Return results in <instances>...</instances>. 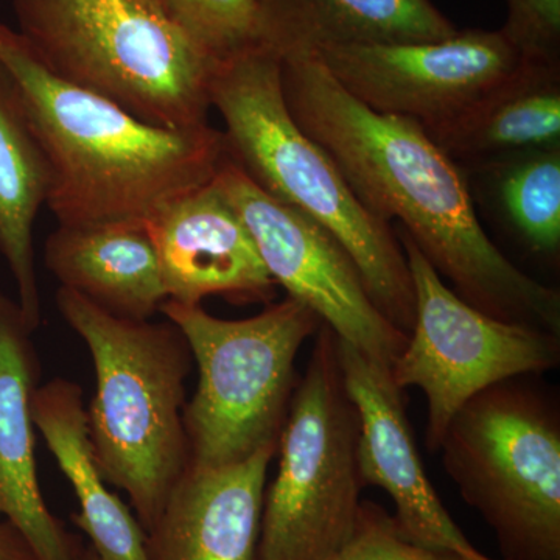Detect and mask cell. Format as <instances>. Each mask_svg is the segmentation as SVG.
Wrapping results in <instances>:
<instances>
[{
    "label": "cell",
    "mask_w": 560,
    "mask_h": 560,
    "mask_svg": "<svg viewBox=\"0 0 560 560\" xmlns=\"http://www.w3.org/2000/svg\"><path fill=\"white\" fill-rule=\"evenodd\" d=\"M279 55L330 46L433 43L458 32L430 0H261Z\"/></svg>",
    "instance_id": "ac0fdd59"
},
{
    "label": "cell",
    "mask_w": 560,
    "mask_h": 560,
    "mask_svg": "<svg viewBox=\"0 0 560 560\" xmlns=\"http://www.w3.org/2000/svg\"><path fill=\"white\" fill-rule=\"evenodd\" d=\"M278 445L223 467L189 466L147 530L150 560H259L261 508Z\"/></svg>",
    "instance_id": "5bb4252c"
},
{
    "label": "cell",
    "mask_w": 560,
    "mask_h": 560,
    "mask_svg": "<svg viewBox=\"0 0 560 560\" xmlns=\"http://www.w3.org/2000/svg\"><path fill=\"white\" fill-rule=\"evenodd\" d=\"M394 230L410 267L416 318L389 371L400 389L415 386L425 396V445L436 453L453 416L471 397L497 383L558 368L560 338L540 327L493 318L467 304L415 242Z\"/></svg>",
    "instance_id": "9c48e42d"
},
{
    "label": "cell",
    "mask_w": 560,
    "mask_h": 560,
    "mask_svg": "<svg viewBox=\"0 0 560 560\" xmlns=\"http://www.w3.org/2000/svg\"><path fill=\"white\" fill-rule=\"evenodd\" d=\"M438 452L503 560H560V415L547 390L521 377L489 386L453 416Z\"/></svg>",
    "instance_id": "52a82bcc"
},
{
    "label": "cell",
    "mask_w": 560,
    "mask_h": 560,
    "mask_svg": "<svg viewBox=\"0 0 560 560\" xmlns=\"http://www.w3.org/2000/svg\"><path fill=\"white\" fill-rule=\"evenodd\" d=\"M313 55L368 108L418 121L429 136L533 60L501 31H458L433 43L330 46Z\"/></svg>",
    "instance_id": "30bf717a"
},
{
    "label": "cell",
    "mask_w": 560,
    "mask_h": 560,
    "mask_svg": "<svg viewBox=\"0 0 560 560\" xmlns=\"http://www.w3.org/2000/svg\"><path fill=\"white\" fill-rule=\"evenodd\" d=\"M161 312L184 335L198 368L197 390L184 408L189 466H231L278 445L298 385L296 357L318 334V316L290 296L246 319L173 301Z\"/></svg>",
    "instance_id": "8992f818"
},
{
    "label": "cell",
    "mask_w": 560,
    "mask_h": 560,
    "mask_svg": "<svg viewBox=\"0 0 560 560\" xmlns=\"http://www.w3.org/2000/svg\"><path fill=\"white\" fill-rule=\"evenodd\" d=\"M18 301L0 293V521L21 530L39 560H77L83 545L40 492L33 396L39 363Z\"/></svg>",
    "instance_id": "9a60e30c"
},
{
    "label": "cell",
    "mask_w": 560,
    "mask_h": 560,
    "mask_svg": "<svg viewBox=\"0 0 560 560\" xmlns=\"http://www.w3.org/2000/svg\"><path fill=\"white\" fill-rule=\"evenodd\" d=\"M57 305L94 363L95 394L86 415L95 459L106 482L130 497L147 533L189 467V345L168 319L116 318L62 287Z\"/></svg>",
    "instance_id": "277c9868"
},
{
    "label": "cell",
    "mask_w": 560,
    "mask_h": 560,
    "mask_svg": "<svg viewBox=\"0 0 560 560\" xmlns=\"http://www.w3.org/2000/svg\"><path fill=\"white\" fill-rule=\"evenodd\" d=\"M342 378L360 416V470L364 486L385 490L394 521L407 539L460 560H493L478 551L451 517L427 477L412 436L404 389L388 366L338 340Z\"/></svg>",
    "instance_id": "7c38bea8"
},
{
    "label": "cell",
    "mask_w": 560,
    "mask_h": 560,
    "mask_svg": "<svg viewBox=\"0 0 560 560\" xmlns=\"http://www.w3.org/2000/svg\"><path fill=\"white\" fill-rule=\"evenodd\" d=\"M334 560H460L448 552L420 547L400 533L385 508L361 501L355 528Z\"/></svg>",
    "instance_id": "603a6c76"
},
{
    "label": "cell",
    "mask_w": 560,
    "mask_h": 560,
    "mask_svg": "<svg viewBox=\"0 0 560 560\" xmlns=\"http://www.w3.org/2000/svg\"><path fill=\"white\" fill-rule=\"evenodd\" d=\"M33 422L80 503L72 522L102 560H150L147 534L130 508L108 489L88 431L83 390L54 378L33 396Z\"/></svg>",
    "instance_id": "e0dca14e"
},
{
    "label": "cell",
    "mask_w": 560,
    "mask_h": 560,
    "mask_svg": "<svg viewBox=\"0 0 560 560\" xmlns=\"http://www.w3.org/2000/svg\"><path fill=\"white\" fill-rule=\"evenodd\" d=\"M209 95L223 119L228 158L261 191L326 228L355 261L378 311L410 335L415 289L396 230L361 205L326 150L291 117L278 51L260 46L219 62Z\"/></svg>",
    "instance_id": "3957f363"
},
{
    "label": "cell",
    "mask_w": 560,
    "mask_h": 560,
    "mask_svg": "<svg viewBox=\"0 0 560 560\" xmlns=\"http://www.w3.org/2000/svg\"><path fill=\"white\" fill-rule=\"evenodd\" d=\"M265 488L259 560H334L355 528L364 488L360 416L346 389L338 337L320 324Z\"/></svg>",
    "instance_id": "ba28073f"
},
{
    "label": "cell",
    "mask_w": 560,
    "mask_h": 560,
    "mask_svg": "<svg viewBox=\"0 0 560 560\" xmlns=\"http://www.w3.org/2000/svg\"><path fill=\"white\" fill-rule=\"evenodd\" d=\"M154 2L161 3V5H162V2H161V0H154Z\"/></svg>",
    "instance_id": "4316f807"
},
{
    "label": "cell",
    "mask_w": 560,
    "mask_h": 560,
    "mask_svg": "<svg viewBox=\"0 0 560 560\" xmlns=\"http://www.w3.org/2000/svg\"><path fill=\"white\" fill-rule=\"evenodd\" d=\"M0 560H39L21 530L9 521H0Z\"/></svg>",
    "instance_id": "d4e9b609"
},
{
    "label": "cell",
    "mask_w": 560,
    "mask_h": 560,
    "mask_svg": "<svg viewBox=\"0 0 560 560\" xmlns=\"http://www.w3.org/2000/svg\"><path fill=\"white\" fill-rule=\"evenodd\" d=\"M187 38L213 61L267 46L261 0H161Z\"/></svg>",
    "instance_id": "7402d4cb"
},
{
    "label": "cell",
    "mask_w": 560,
    "mask_h": 560,
    "mask_svg": "<svg viewBox=\"0 0 560 560\" xmlns=\"http://www.w3.org/2000/svg\"><path fill=\"white\" fill-rule=\"evenodd\" d=\"M453 161H495L560 147L559 61L530 60L458 120L430 136Z\"/></svg>",
    "instance_id": "ffe728a7"
},
{
    "label": "cell",
    "mask_w": 560,
    "mask_h": 560,
    "mask_svg": "<svg viewBox=\"0 0 560 560\" xmlns=\"http://www.w3.org/2000/svg\"><path fill=\"white\" fill-rule=\"evenodd\" d=\"M486 165L495 173L497 198L515 234L533 253L558 259L560 147L523 151Z\"/></svg>",
    "instance_id": "44dd1931"
},
{
    "label": "cell",
    "mask_w": 560,
    "mask_h": 560,
    "mask_svg": "<svg viewBox=\"0 0 560 560\" xmlns=\"http://www.w3.org/2000/svg\"><path fill=\"white\" fill-rule=\"evenodd\" d=\"M9 72L50 168L46 206L62 226L147 223L215 178L223 132L209 124L165 128L58 79L18 31L0 22Z\"/></svg>",
    "instance_id": "7a4b0ae2"
},
{
    "label": "cell",
    "mask_w": 560,
    "mask_h": 560,
    "mask_svg": "<svg viewBox=\"0 0 560 560\" xmlns=\"http://www.w3.org/2000/svg\"><path fill=\"white\" fill-rule=\"evenodd\" d=\"M77 560H102L101 556L95 552L94 548H83Z\"/></svg>",
    "instance_id": "484cf974"
},
{
    "label": "cell",
    "mask_w": 560,
    "mask_h": 560,
    "mask_svg": "<svg viewBox=\"0 0 560 560\" xmlns=\"http://www.w3.org/2000/svg\"><path fill=\"white\" fill-rule=\"evenodd\" d=\"M44 257L62 289L116 318L150 320L168 300L147 223L58 224Z\"/></svg>",
    "instance_id": "2e32d148"
},
{
    "label": "cell",
    "mask_w": 560,
    "mask_h": 560,
    "mask_svg": "<svg viewBox=\"0 0 560 560\" xmlns=\"http://www.w3.org/2000/svg\"><path fill=\"white\" fill-rule=\"evenodd\" d=\"M215 179L248 226L276 285L307 305L338 340L390 370L408 335L378 311L345 246L311 217L261 191L230 158Z\"/></svg>",
    "instance_id": "8fae6325"
},
{
    "label": "cell",
    "mask_w": 560,
    "mask_h": 560,
    "mask_svg": "<svg viewBox=\"0 0 560 560\" xmlns=\"http://www.w3.org/2000/svg\"><path fill=\"white\" fill-rule=\"evenodd\" d=\"M147 228L167 301L201 305L221 296L232 304H271L278 285L215 178L162 209Z\"/></svg>",
    "instance_id": "4fadbf2b"
},
{
    "label": "cell",
    "mask_w": 560,
    "mask_h": 560,
    "mask_svg": "<svg viewBox=\"0 0 560 560\" xmlns=\"http://www.w3.org/2000/svg\"><path fill=\"white\" fill-rule=\"evenodd\" d=\"M291 117L340 168L372 215L404 231L478 311L560 334V294L490 241L469 183L418 121L368 108L311 51L279 55Z\"/></svg>",
    "instance_id": "6da1fadb"
},
{
    "label": "cell",
    "mask_w": 560,
    "mask_h": 560,
    "mask_svg": "<svg viewBox=\"0 0 560 560\" xmlns=\"http://www.w3.org/2000/svg\"><path fill=\"white\" fill-rule=\"evenodd\" d=\"M501 32L533 60L559 61L560 0H506Z\"/></svg>",
    "instance_id": "cb8c5ba5"
},
{
    "label": "cell",
    "mask_w": 560,
    "mask_h": 560,
    "mask_svg": "<svg viewBox=\"0 0 560 560\" xmlns=\"http://www.w3.org/2000/svg\"><path fill=\"white\" fill-rule=\"evenodd\" d=\"M20 35L58 79L165 128L209 124L219 62L154 0H13Z\"/></svg>",
    "instance_id": "5b68a950"
},
{
    "label": "cell",
    "mask_w": 560,
    "mask_h": 560,
    "mask_svg": "<svg viewBox=\"0 0 560 560\" xmlns=\"http://www.w3.org/2000/svg\"><path fill=\"white\" fill-rule=\"evenodd\" d=\"M50 168L31 117L9 72L0 65V254L33 331L43 320L33 228L47 202Z\"/></svg>",
    "instance_id": "d6986e66"
}]
</instances>
